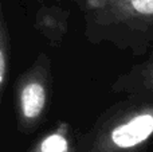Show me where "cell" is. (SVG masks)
<instances>
[{
  "label": "cell",
  "mask_w": 153,
  "mask_h": 152,
  "mask_svg": "<svg viewBox=\"0 0 153 152\" xmlns=\"http://www.w3.org/2000/svg\"><path fill=\"white\" fill-rule=\"evenodd\" d=\"M86 5L102 23L153 20V0H86Z\"/></svg>",
  "instance_id": "obj_1"
},
{
  "label": "cell",
  "mask_w": 153,
  "mask_h": 152,
  "mask_svg": "<svg viewBox=\"0 0 153 152\" xmlns=\"http://www.w3.org/2000/svg\"><path fill=\"white\" fill-rule=\"evenodd\" d=\"M153 135V110H144L130 116L110 129L106 140L117 150H132Z\"/></svg>",
  "instance_id": "obj_2"
},
{
  "label": "cell",
  "mask_w": 153,
  "mask_h": 152,
  "mask_svg": "<svg viewBox=\"0 0 153 152\" xmlns=\"http://www.w3.org/2000/svg\"><path fill=\"white\" fill-rule=\"evenodd\" d=\"M47 101V89L43 75H28L18 92L20 118L26 125H31L42 116Z\"/></svg>",
  "instance_id": "obj_3"
},
{
  "label": "cell",
  "mask_w": 153,
  "mask_h": 152,
  "mask_svg": "<svg viewBox=\"0 0 153 152\" xmlns=\"http://www.w3.org/2000/svg\"><path fill=\"white\" fill-rule=\"evenodd\" d=\"M69 140L66 139L62 132H55L45 139L38 144L32 152H69Z\"/></svg>",
  "instance_id": "obj_4"
},
{
  "label": "cell",
  "mask_w": 153,
  "mask_h": 152,
  "mask_svg": "<svg viewBox=\"0 0 153 152\" xmlns=\"http://www.w3.org/2000/svg\"><path fill=\"white\" fill-rule=\"evenodd\" d=\"M7 77V35H5L4 23L1 26V38H0V86L4 88Z\"/></svg>",
  "instance_id": "obj_5"
},
{
  "label": "cell",
  "mask_w": 153,
  "mask_h": 152,
  "mask_svg": "<svg viewBox=\"0 0 153 152\" xmlns=\"http://www.w3.org/2000/svg\"><path fill=\"white\" fill-rule=\"evenodd\" d=\"M152 80H153V73H152Z\"/></svg>",
  "instance_id": "obj_6"
}]
</instances>
